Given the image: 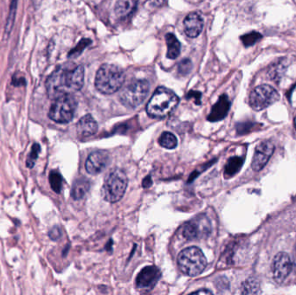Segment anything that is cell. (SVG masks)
<instances>
[{
    "instance_id": "cell-1",
    "label": "cell",
    "mask_w": 296,
    "mask_h": 295,
    "mask_svg": "<svg viewBox=\"0 0 296 295\" xmlns=\"http://www.w3.org/2000/svg\"><path fill=\"white\" fill-rule=\"evenodd\" d=\"M84 83V67L71 63L64 64L49 75L46 81L47 92L49 98L55 100L80 90Z\"/></svg>"
},
{
    "instance_id": "cell-2",
    "label": "cell",
    "mask_w": 296,
    "mask_h": 295,
    "mask_svg": "<svg viewBox=\"0 0 296 295\" xmlns=\"http://www.w3.org/2000/svg\"><path fill=\"white\" fill-rule=\"evenodd\" d=\"M179 99L176 93L167 87H158L146 106V113L152 118H165L176 109Z\"/></svg>"
},
{
    "instance_id": "cell-3",
    "label": "cell",
    "mask_w": 296,
    "mask_h": 295,
    "mask_svg": "<svg viewBox=\"0 0 296 295\" xmlns=\"http://www.w3.org/2000/svg\"><path fill=\"white\" fill-rule=\"evenodd\" d=\"M125 81V74L117 66L103 64L96 76V87L104 94H112L120 90Z\"/></svg>"
},
{
    "instance_id": "cell-4",
    "label": "cell",
    "mask_w": 296,
    "mask_h": 295,
    "mask_svg": "<svg viewBox=\"0 0 296 295\" xmlns=\"http://www.w3.org/2000/svg\"><path fill=\"white\" fill-rule=\"evenodd\" d=\"M179 269L188 276H197L204 272L207 260L204 253L197 247H190L179 253L178 256Z\"/></svg>"
},
{
    "instance_id": "cell-5",
    "label": "cell",
    "mask_w": 296,
    "mask_h": 295,
    "mask_svg": "<svg viewBox=\"0 0 296 295\" xmlns=\"http://www.w3.org/2000/svg\"><path fill=\"white\" fill-rule=\"evenodd\" d=\"M128 178L123 170L114 169L108 175L102 186V198L108 203H116L126 192Z\"/></svg>"
},
{
    "instance_id": "cell-6",
    "label": "cell",
    "mask_w": 296,
    "mask_h": 295,
    "mask_svg": "<svg viewBox=\"0 0 296 295\" xmlns=\"http://www.w3.org/2000/svg\"><path fill=\"white\" fill-rule=\"evenodd\" d=\"M78 103L72 94H64L56 98L50 107L49 117L56 123H68L74 118Z\"/></svg>"
},
{
    "instance_id": "cell-7",
    "label": "cell",
    "mask_w": 296,
    "mask_h": 295,
    "mask_svg": "<svg viewBox=\"0 0 296 295\" xmlns=\"http://www.w3.org/2000/svg\"><path fill=\"white\" fill-rule=\"evenodd\" d=\"M149 83L146 80H136L130 82L120 94V103L124 106L134 109L146 99L149 93Z\"/></svg>"
},
{
    "instance_id": "cell-8",
    "label": "cell",
    "mask_w": 296,
    "mask_h": 295,
    "mask_svg": "<svg viewBox=\"0 0 296 295\" xmlns=\"http://www.w3.org/2000/svg\"><path fill=\"white\" fill-rule=\"evenodd\" d=\"M280 99L277 90L269 85H260L250 93L249 103L255 111H261L271 106Z\"/></svg>"
},
{
    "instance_id": "cell-9",
    "label": "cell",
    "mask_w": 296,
    "mask_h": 295,
    "mask_svg": "<svg viewBox=\"0 0 296 295\" xmlns=\"http://www.w3.org/2000/svg\"><path fill=\"white\" fill-rule=\"evenodd\" d=\"M161 277V271L157 267L148 266L144 267L136 278V287L139 292H150L157 285Z\"/></svg>"
},
{
    "instance_id": "cell-10",
    "label": "cell",
    "mask_w": 296,
    "mask_h": 295,
    "mask_svg": "<svg viewBox=\"0 0 296 295\" xmlns=\"http://www.w3.org/2000/svg\"><path fill=\"white\" fill-rule=\"evenodd\" d=\"M292 269V261L287 253H279L275 255L272 264L274 280L277 283L283 282Z\"/></svg>"
},
{
    "instance_id": "cell-11",
    "label": "cell",
    "mask_w": 296,
    "mask_h": 295,
    "mask_svg": "<svg viewBox=\"0 0 296 295\" xmlns=\"http://www.w3.org/2000/svg\"><path fill=\"white\" fill-rule=\"evenodd\" d=\"M275 151V146L270 141H263L256 146L252 159V169L259 171L265 166Z\"/></svg>"
},
{
    "instance_id": "cell-12",
    "label": "cell",
    "mask_w": 296,
    "mask_h": 295,
    "mask_svg": "<svg viewBox=\"0 0 296 295\" xmlns=\"http://www.w3.org/2000/svg\"><path fill=\"white\" fill-rule=\"evenodd\" d=\"M110 157L106 151H96L92 152L85 163V168L88 173L97 175L101 173L108 165Z\"/></svg>"
},
{
    "instance_id": "cell-13",
    "label": "cell",
    "mask_w": 296,
    "mask_h": 295,
    "mask_svg": "<svg viewBox=\"0 0 296 295\" xmlns=\"http://www.w3.org/2000/svg\"><path fill=\"white\" fill-rule=\"evenodd\" d=\"M204 27V20L198 13H190L184 20V31L189 38H197L202 32Z\"/></svg>"
},
{
    "instance_id": "cell-14",
    "label": "cell",
    "mask_w": 296,
    "mask_h": 295,
    "mask_svg": "<svg viewBox=\"0 0 296 295\" xmlns=\"http://www.w3.org/2000/svg\"><path fill=\"white\" fill-rule=\"evenodd\" d=\"M231 108V102L226 94H223L212 107L210 115L208 116V121L211 122L221 121L226 117Z\"/></svg>"
},
{
    "instance_id": "cell-15",
    "label": "cell",
    "mask_w": 296,
    "mask_h": 295,
    "mask_svg": "<svg viewBox=\"0 0 296 295\" xmlns=\"http://www.w3.org/2000/svg\"><path fill=\"white\" fill-rule=\"evenodd\" d=\"M78 135L83 137L92 136L98 131V125L92 115H86L80 119L77 125Z\"/></svg>"
},
{
    "instance_id": "cell-16",
    "label": "cell",
    "mask_w": 296,
    "mask_h": 295,
    "mask_svg": "<svg viewBox=\"0 0 296 295\" xmlns=\"http://www.w3.org/2000/svg\"><path fill=\"white\" fill-rule=\"evenodd\" d=\"M139 0H118L114 13L118 19H125L132 15L138 7Z\"/></svg>"
},
{
    "instance_id": "cell-17",
    "label": "cell",
    "mask_w": 296,
    "mask_h": 295,
    "mask_svg": "<svg viewBox=\"0 0 296 295\" xmlns=\"http://www.w3.org/2000/svg\"><path fill=\"white\" fill-rule=\"evenodd\" d=\"M90 189V181L81 177L75 182L71 189V196L75 200H80L86 196L87 193L89 192Z\"/></svg>"
},
{
    "instance_id": "cell-18",
    "label": "cell",
    "mask_w": 296,
    "mask_h": 295,
    "mask_svg": "<svg viewBox=\"0 0 296 295\" xmlns=\"http://www.w3.org/2000/svg\"><path fill=\"white\" fill-rule=\"evenodd\" d=\"M166 41H167V57L169 59H176L180 54V48H181L179 41L173 33L167 34Z\"/></svg>"
},
{
    "instance_id": "cell-19",
    "label": "cell",
    "mask_w": 296,
    "mask_h": 295,
    "mask_svg": "<svg viewBox=\"0 0 296 295\" xmlns=\"http://www.w3.org/2000/svg\"><path fill=\"white\" fill-rule=\"evenodd\" d=\"M244 164V159L241 157H233L229 159L225 169V176L226 178L233 177L240 171Z\"/></svg>"
},
{
    "instance_id": "cell-20",
    "label": "cell",
    "mask_w": 296,
    "mask_h": 295,
    "mask_svg": "<svg viewBox=\"0 0 296 295\" xmlns=\"http://www.w3.org/2000/svg\"><path fill=\"white\" fill-rule=\"evenodd\" d=\"M182 234L185 239L190 240V241L197 239L202 234L199 224L197 223V221L189 222L185 224V227L183 228Z\"/></svg>"
},
{
    "instance_id": "cell-21",
    "label": "cell",
    "mask_w": 296,
    "mask_h": 295,
    "mask_svg": "<svg viewBox=\"0 0 296 295\" xmlns=\"http://www.w3.org/2000/svg\"><path fill=\"white\" fill-rule=\"evenodd\" d=\"M260 292V283L256 278L247 279L242 285L243 294H256Z\"/></svg>"
},
{
    "instance_id": "cell-22",
    "label": "cell",
    "mask_w": 296,
    "mask_h": 295,
    "mask_svg": "<svg viewBox=\"0 0 296 295\" xmlns=\"http://www.w3.org/2000/svg\"><path fill=\"white\" fill-rule=\"evenodd\" d=\"M159 143L164 148L174 149L178 145V140L174 134L169 133V132H165L160 137Z\"/></svg>"
},
{
    "instance_id": "cell-23",
    "label": "cell",
    "mask_w": 296,
    "mask_h": 295,
    "mask_svg": "<svg viewBox=\"0 0 296 295\" xmlns=\"http://www.w3.org/2000/svg\"><path fill=\"white\" fill-rule=\"evenodd\" d=\"M49 183L51 189L56 193L61 192L62 188V175L58 171H53L49 174Z\"/></svg>"
},
{
    "instance_id": "cell-24",
    "label": "cell",
    "mask_w": 296,
    "mask_h": 295,
    "mask_svg": "<svg viewBox=\"0 0 296 295\" xmlns=\"http://www.w3.org/2000/svg\"><path fill=\"white\" fill-rule=\"evenodd\" d=\"M261 38H262V35L258 32H256V31H252L249 34L243 36L241 38V40L243 41L245 46H251V45L256 44V42L261 40Z\"/></svg>"
},
{
    "instance_id": "cell-25",
    "label": "cell",
    "mask_w": 296,
    "mask_h": 295,
    "mask_svg": "<svg viewBox=\"0 0 296 295\" xmlns=\"http://www.w3.org/2000/svg\"><path fill=\"white\" fill-rule=\"evenodd\" d=\"M39 152H40V146L38 144H34L32 146L31 152H30L28 158H27V160H26V165L29 168H32L34 166Z\"/></svg>"
},
{
    "instance_id": "cell-26",
    "label": "cell",
    "mask_w": 296,
    "mask_h": 295,
    "mask_svg": "<svg viewBox=\"0 0 296 295\" xmlns=\"http://www.w3.org/2000/svg\"><path fill=\"white\" fill-rule=\"evenodd\" d=\"M16 6H17V0H13L12 1V6H11V11H10V15L8 17V20H7V25L6 26V31L10 32L11 28L13 26V22H14V17H15Z\"/></svg>"
},
{
    "instance_id": "cell-27",
    "label": "cell",
    "mask_w": 296,
    "mask_h": 295,
    "mask_svg": "<svg viewBox=\"0 0 296 295\" xmlns=\"http://www.w3.org/2000/svg\"><path fill=\"white\" fill-rule=\"evenodd\" d=\"M90 43H91L90 40H88V39H84V40L81 41L78 47L76 49H74L73 51H71L70 55H78V54H80L84 50V48L87 47V45L90 44Z\"/></svg>"
},
{
    "instance_id": "cell-28",
    "label": "cell",
    "mask_w": 296,
    "mask_h": 295,
    "mask_svg": "<svg viewBox=\"0 0 296 295\" xmlns=\"http://www.w3.org/2000/svg\"><path fill=\"white\" fill-rule=\"evenodd\" d=\"M191 67V61L188 59L184 60V61L180 62V64H179V71L181 72L182 74H187V73L190 71Z\"/></svg>"
},
{
    "instance_id": "cell-29",
    "label": "cell",
    "mask_w": 296,
    "mask_h": 295,
    "mask_svg": "<svg viewBox=\"0 0 296 295\" xmlns=\"http://www.w3.org/2000/svg\"><path fill=\"white\" fill-rule=\"evenodd\" d=\"M49 236L52 240L58 239L59 237L61 236V230L58 227H54L52 230L49 231Z\"/></svg>"
},
{
    "instance_id": "cell-30",
    "label": "cell",
    "mask_w": 296,
    "mask_h": 295,
    "mask_svg": "<svg viewBox=\"0 0 296 295\" xmlns=\"http://www.w3.org/2000/svg\"><path fill=\"white\" fill-rule=\"evenodd\" d=\"M149 3L151 4L153 7H161L163 6L166 0H148Z\"/></svg>"
},
{
    "instance_id": "cell-31",
    "label": "cell",
    "mask_w": 296,
    "mask_h": 295,
    "mask_svg": "<svg viewBox=\"0 0 296 295\" xmlns=\"http://www.w3.org/2000/svg\"><path fill=\"white\" fill-rule=\"evenodd\" d=\"M192 293H196V294H212V292L210 290H207V289H202V290H198L196 292H193Z\"/></svg>"
},
{
    "instance_id": "cell-32",
    "label": "cell",
    "mask_w": 296,
    "mask_h": 295,
    "mask_svg": "<svg viewBox=\"0 0 296 295\" xmlns=\"http://www.w3.org/2000/svg\"><path fill=\"white\" fill-rule=\"evenodd\" d=\"M294 128H295L296 129V117L294 118Z\"/></svg>"
}]
</instances>
